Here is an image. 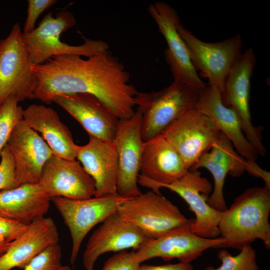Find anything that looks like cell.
I'll list each match as a JSON object with an SVG mask.
<instances>
[{
  "mask_svg": "<svg viewBox=\"0 0 270 270\" xmlns=\"http://www.w3.org/2000/svg\"><path fill=\"white\" fill-rule=\"evenodd\" d=\"M117 212L148 240L157 238L188 220L176 206L152 190L128 200Z\"/></svg>",
  "mask_w": 270,
  "mask_h": 270,
  "instance_id": "52a82bcc",
  "label": "cell"
},
{
  "mask_svg": "<svg viewBox=\"0 0 270 270\" xmlns=\"http://www.w3.org/2000/svg\"><path fill=\"white\" fill-rule=\"evenodd\" d=\"M32 70L36 85L34 99L50 104L57 95L87 93L96 97L118 120L134 113L135 86L119 58L109 50L82 58L78 55L52 57Z\"/></svg>",
  "mask_w": 270,
  "mask_h": 270,
  "instance_id": "6da1fadb",
  "label": "cell"
},
{
  "mask_svg": "<svg viewBox=\"0 0 270 270\" xmlns=\"http://www.w3.org/2000/svg\"><path fill=\"white\" fill-rule=\"evenodd\" d=\"M52 102L68 112L89 136L114 141L119 120L94 96L87 93L62 94L54 96Z\"/></svg>",
  "mask_w": 270,
  "mask_h": 270,
  "instance_id": "ffe728a7",
  "label": "cell"
},
{
  "mask_svg": "<svg viewBox=\"0 0 270 270\" xmlns=\"http://www.w3.org/2000/svg\"><path fill=\"white\" fill-rule=\"evenodd\" d=\"M177 30L186 44L192 63L208 85L223 92L226 76L242 54V40L238 34L216 42H206L195 36L180 22Z\"/></svg>",
  "mask_w": 270,
  "mask_h": 270,
  "instance_id": "8992f818",
  "label": "cell"
},
{
  "mask_svg": "<svg viewBox=\"0 0 270 270\" xmlns=\"http://www.w3.org/2000/svg\"><path fill=\"white\" fill-rule=\"evenodd\" d=\"M174 146L188 170L211 149L221 132L195 108L180 114L162 133Z\"/></svg>",
  "mask_w": 270,
  "mask_h": 270,
  "instance_id": "9c48e42d",
  "label": "cell"
},
{
  "mask_svg": "<svg viewBox=\"0 0 270 270\" xmlns=\"http://www.w3.org/2000/svg\"><path fill=\"white\" fill-rule=\"evenodd\" d=\"M132 198L117 194L79 200L63 197L51 198L71 235L72 248L70 262L73 266L82 242L90 230Z\"/></svg>",
  "mask_w": 270,
  "mask_h": 270,
  "instance_id": "ba28073f",
  "label": "cell"
},
{
  "mask_svg": "<svg viewBox=\"0 0 270 270\" xmlns=\"http://www.w3.org/2000/svg\"><path fill=\"white\" fill-rule=\"evenodd\" d=\"M237 255L232 256L225 249L220 250L218 258L222 262L221 265L214 268L208 266L204 270H259L256 260V252L252 246H244Z\"/></svg>",
  "mask_w": 270,
  "mask_h": 270,
  "instance_id": "484cf974",
  "label": "cell"
},
{
  "mask_svg": "<svg viewBox=\"0 0 270 270\" xmlns=\"http://www.w3.org/2000/svg\"><path fill=\"white\" fill-rule=\"evenodd\" d=\"M23 120L32 129L39 132L50 148L53 155L76 160L78 146L68 126L52 108L33 104L24 110Z\"/></svg>",
  "mask_w": 270,
  "mask_h": 270,
  "instance_id": "cb8c5ba5",
  "label": "cell"
},
{
  "mask_svg": "<svg viewBox=\"0 0 270 270\" xmlns=\"http://www.w3.org/2000/svg\"><path fill=\"white\" fill-rule=\"evenodd\" d=\"M0 191L15 188V162L13 154L6 144L0 153Z\"/></svg>",
  "mask_w": 270,
  "mask_h": 270,
  "instance_id": "f1b7e54d",
  "label": "cell"
},
{
  "mask_svg": "<svg viewBox=\"0 0 270 270\" xmlns=\"http://www.w3.org/2000/svg\"><path fill=\"white\" fill-rule=\"evenodd\" d=\"M194 220L188 219L182 226L156 239L147 240L135 251V259L140 263L154 258L168 262L176 258L179 262L190 263L210 248H221L226 240L198 236L192 231Z\"/></svg>",
  "mask_w": 270,
  "mask_h": 270,
  "instance_id": "30bf717a",
  "label": "cell"
},
{
  "mask_svg": "<svg viewBox=\"0 0 270 270\" xmlns=\"http://www.w3.org/2000/svg\"><path fill=\"white\" fill-rule=\"evenodd\" d=\"M195 108L207 116L236 148L238 153L249 161H256L258 154L246 139L241 119L232 106H226L221 93L210 86L199 90Z\"/></svg>",
  "mask_w": 270,
  "mask_h": 270,
  "instance_id": "44dd1931",
  "label": "cell"
},
{
  "mask_svg": "<svg viewBox=\"0 0 270 270\" xmlns=\"http://www.w3.org/2000/svg\"><path fill=\"white\" fill-rule=\"evenodd\" d=\"M142 112L137 108L130 118L119 120L114 140L118 158V194L134 198L142 192L138 186L143 140Z\"/></svg>",
  "mask_w": 270,
  "mask_h": 270,
  "instance_id": "4fadbf2b",
  "label": "cell"
},
{
  "mask_svg": "<svg viewBox=\"0 0 270 270\" xmlns=\"http://www.w3.org/2000/svg\"><path fill=\"white\" fill-rule=\"evenodd\" d=\"M76 24L74 14L68 10H60L55 17L49 12L32 32L22 33L33 64H42L56 56L78 55L88 58L109 50V44L102 40L85 38L84 44L79 46H71L62 42L60 34Z\"/></svg>",
  "mask_w": 270,
  "mask_h": 270,
  "instance_id": "3957f363",
  "label": "cell"
},
{
  "mask_svg": "<svg viewBox=\"0 0 270 270\" xmlns=\"http://www.w3.org/2000/svg\"><path fill=\"white\" fill-rule=\"evenodd\" d=\"M76 158L94 181V196L118 194V158L114 141L90 136L86 144L78 146Z\"/></svg>",
  "mask_w": 270,
  "mask_h": 270,
  "instance_id": "7402d4cb",
  "label": "cell"
},
{
  "mask_svg": "<svg viewBox=\"0 0 270 270\" xmlns=\"http://www.w3.org/2000/svg\"><path fill=\"white\" fill-rule=\"evenodd\" d=\"M60 246L52 244L34 258L23 270H62Z\"/></svg>",
  "mask_w": 270,
  "mask_h": 270,
  "instance_id": "83f0119b",
  "label": "cell"
},
{
  "mask_svg": "<svg viewBox=\"0 0 270 270\" xmlns=\"http://www.w3.org/2000/svg\"><path fill=\"white\" fill-rule=\"evenodd\" d=\"M256 62L252 48L242 53L226 76L221 96L224 104L232 106L238 113L246 139L258 155L264 156L266 150L262 142V128L253 125L249 104L250 80Z\"/></svg>",
  "mask_w": 270,
  "mask_h": 270,
  "instance_id": "8fae6325",
  "label": "cell"
},
{
  "mask_svg": "<svg viewBox=\"0 0 270 270\" xmlns=\"http://www.w3.org/2000/svg\"><path fill=\"white\" fill-rule=\"evenodd\" d=\"M62 270H72L68 266H63Z\"/></svg>",
  "mask_w": 270,
  "mask_h": 270,
  "instance_id": "d590c367",
  "label": "cell"
},
{
  "mask_svg": "<svg viewBox=\"0 0 270 270\" xmlns=\"http://www.w3.org/2000/svg\"><path fill=\"white\" fill-rule=\"evenodd\" d=\"M92 234L83 254L85 270H94L102 254L129 248L138 250L148 239L136 228L124 220L116 211L108 216Z\"/></svg>",
  "mask_w": 270,
  "mask_h": 270,
  "instance_id": "ac0fdd59",
  "label": "cell"
},
{
  "mask_svg": "<svg viewBox=\"0 0 270 270\" xmlns=\"http://www.w3.org/2000/svg\"><path fill=\"white\" fill-rule=\"evenodd\" d=\"M38 184L50 198L86 199L96 192L94 180L78 161L53 154L45 163Z\"/></svg>",
  "mask_w": 270,
  "mask_h": 270,
  "instance_id": "2e32d148",
  "label": "cell"
},
{
  "mask_svg": "<svg viewBox=\"0 0 270 270\" xmlns=\"http://www.w3.org/2000/svg\"><path fill=\"white\" fill-rule=\"evenodd\" d=\"M22 34L16 22L8 36L0 40V106L12 96L19 102L34 99L36 82Z\"/></svg>",
  "mask_w": 270,
  "mask_h": 270,
  "instance_id": "5b68a950",
  "label": "cell"
},
{
  "mask_svg": "<svg viewBox=\"0 0 270 270\" xmlns=\"http://www.w3.org/2000/svg\"><path fill=\"white\" fill-rule=\"evenodd\" d=\"M18 102L17 98L12 96L0 106V158L1 152L13 129L23 120L24 110L18 105Z\"/></svg>",
  "mask_w": 270,
  "mask_h": 270,
  "instance_id": "4316f807",
  "label": "cell"
},
{
  "mask_svg": "<svg viewBox=\"0 0 270 270\" xmlns=\"http://www.w3.org/2000/svg\"><path fill=\"white\" fill-rule=\"evenodd\" d=\"M198 92L176 81L158 91L137 92L134 102L142 112L143 141L161 134L182 112L195 108Z\"/></svg>",
  "mask_w": 270,
  "mask_h": 270,
  "instance_id": "277c9868",
  "label": "cell"
},
{
  "mask_svg": "<svg viewBox=\"0 0 270 270\" xmlns=\"http://www.w3.org/2000/svg\"><path fill=\"white\" fill-rule=\"evenodd\" d=\"M189 170L162 134L143 142L138 184L161 194L160 188L184 176Z\"/></svg>",
  "mask_w": 270,
  "mask_h": 270,
  "instance_id": "5bb4252c",
  "label": "cell"
},
{
  "mask_svg": "<svg viewBox=\"0 0 270 270\" xmlns=\"http://www.w3.org/2000/svg\"><path fill=\"white\" fill-rule=\"evenodd\" d=\"M10 243L11 242L0 240V256L6 252L10 246Z\"/></svg>",
  "mask_w": 270,
  "mask_h": 270,
  "instance_id": "e575fe53",
  "label": "cell"
},
{
  "mask_svg": "<svg viewBox=\"0 0 270 270\" xmlns=\"http://www.w3.org/2000/svg\"><path fill=\"white\" fill-rule=\"evenodd\" d=\"M166 188L180 196L188 204L196 218L191 229L196 236L207 238L220 236L218 223L222 212L210 206L207 202L212 190L208 179L197 170H189L180 179L160 188Z\"/></svg>",
  "mask_w": 270,
  "mask_h": 270,
  "instance_id": "9a60e30c",
  "label": "cell"
},
{
  "mask_svg": "<svg viewBox=\"0 0 270 270\" xmlns=\"http://www.w3.org/2000/svg\"><path fill=\"white\" fill-rule=\"evenodd\" d=\"M51 198L38 184H26L0 191V216L24 224L44 217Z\"/></svg>",
  "mask_w": 270,
  "mask_h": 270,
  "instance_id": "d4e9b609",
  "label": "cell"
},
{
  "mask_svg": "<svg viewBox=\"0 0 270 270\" xmlns=\"http://www.w3.org/2000/svg\"><path fill=\"white\" fill-rule=\"evenodd\" d=\"M140 263L135 259V251L118 252L109 258L102 270H138Z\"/></svg>",
  "mask_w": 270,
  "mask_h": 270,
  "instance_id": "f546056e",
  "label": "cell"
},
{
  "mask_svg": "<svg viewBox=\"0 0 270 270\" xmlns=\"http://www.w3.org/2000/svg\"><path fill=\"white\" fill-rule=\"evenodd\" d=\"M58 242V232L52 218L38 219L29 225L24 234L11 242L0 256V270L24 268L38 254Z\"/></svg>",
  "mask_w": 270,
  "mask_h": 270,
  "instance_id": "603a6c76",
  "label": "cell"
},
{
  "mask_svg": "<svg viewBox=\"0 0 270 270\" xmlns=\"http://www.w3.org/2000/svg\"><path fill=\"white\" fill-rule=\"evenodd\" d=\"M138 270H194L190 263L178 262L162 265L140 264Z\"/></svg>",
  "mask_w": 270,
  "mask_h": 270,
  "instance_id": "836d02e7",
  "label": "cell"
},
{
  "mask_svg": "<svg viewBox=\"0 0 270 270\" xmlns=\"http://www.w3.org/2000/svg\"><path fill=\"white\" fill-rule=\"evenodd\" d=\"M246 160L236 152L230 140L222 132L212 144L210 152L202 154L189 169L204 168L212 174L214 187L207 202L213 208L225 211L227 208L223 190L226 175L238 177L245 171Z\"/></svg>",
  "mask_w": 270,
  "mask_h": 270,
  "instance_id": "d6986e66",
  "label": "cell"
},
{
  "mask_svg": "<svg viewBox=\"0 0 270 270\" xmlns=\"http://www.w3.org/2000/svg\"><path fill=\"white\" fill-rule=\"evenodd\" d=\"M57 2L56 0H28L27 16L22 33L32 32L35 28V24L40 15Z\"/></svg>",
  "mask_w": 270,
  "mask_h": 270,
  "instance_id": "4dcf8cb0",
  "label": "cell"
},
{
  "mask_svg": "<svg viewBox=\"0 0 270 270\" xmlns=\"http://www.w3.org/2000/svg\"><path fill=\"white\" fill-rule=\"evenodd\" d=\"M7 144L15 162V188L38 184L45 163L53 154L47 143L22 120L13 129Z\"/></svg>",
  "mask_w": 270,
  "mask_h": 270,
  "instance_id": "e0dca14e",
  "label": "cell"
},
{
  "mask_svg": "<svg viewBox=\"0 0 270 270\" xmlns=\"http://www.w3.org/2000/svg\"><path fill=\"white\" fill-rule=\"evenodd\" d=\"M29 225L0 216V240L12 242L24 234Z\"/></svg>",
  "mask_w": 270,
  "mask_h": 270,
  "instance_id": "1f68e13d",
  "label": "cell"
},
{
  "mask_svg": "<svg viewBox=\"0 0 270 270\" xmlns=\"http://www.w3.org/2000/svg\"><path fill=\"white\" fill-rule=\"evenodd\" d=\"M148 12L166 40L165 58L174 81L198 90L204 88L207 86L194 68L186 46L178 32L180 20L176 11L166 2H156L150 5Z\"/></svg>",
  "mask_w": 270,
  "mask_h": 270,
  "instance_id": "7c38bea8",
  "label": "cell"
},
{
  "mask_svg": "<svg viewBox=\"0 0 270 270\" xmlns=\"http://www.w3.org/2000/svg\"><path fill=\"white\" fill-rule=\"evenodd\" d=\"M270 188L254 186L236 197L222 212L218 228L226 242L221 248L240 250L256 239L270 248Z\"/></svg>",
  "mask_w": 270,
  "mask_h": 270,
  "instance_id": "7a4b0ae2",
  "label": "cell"
},
{
  "mask_svg": "<svg viewBox=\"0 0 270 270\" xmlns=\"http://www.w3.org/2000/svg\"><path fill=\"white\" fill-rule=\"evenodd\" d=\"M246 171L252 176L262 178L265 182V186L270 188V172L262 169L256 161L246 160Z\"/></svg>",
  "mask_w": 270,
  "mask_h": 270,
  "instance_id": "d6a6232c",
  "label": "cell"
}]
</instances>
